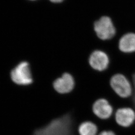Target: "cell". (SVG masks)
<instances>
[{
	"instance_id": "7a4b0ae2",
	"label": "cell",
	"mask_w": 135,
	"mask_h": 135,
	"mask_svg": "<svg viewBox=\"0 0 135 135\" xmlns=\"http://www.w3.org/2000/svg\"><path fill=\"white\" fill-rule=\"evenodd\" d=\"M12 80L19 85H29L33 83V78L29 67V63L22 62L11 73Z\"/></svg>"
},
{
	"instance_id": "4fadbf2b",
	"label": "cell",
	"mask_w": 135,
	"mask_h": 135,
	"mask_svg": "<svg viewBox=\"0 0 135 135\" xmlns=\"http://www.w3.org/2000/svg\"><path fill=\"white\" fill-rule=\"evenodd\" d=\"M51 2L53 3H59L63 2L64 0H50Z\"/></svg>"
},
{
	"instance_id": "3957f363",
	"label": "cell",
	"mask_w": 135,
	"mask_h": 135,
	"mask_svg": "<svg viewBox=\"0 0 135 135\" xmlns=\"http://www.w3.org/2000/svg\"><path fill=\"white\" fill-rule=\"evenodd\" d=\"M97 36L103 40L112 39L116 34V29L110 18L103 16L94 23Z\"/></svg>"
},
{
	"instance_id": "52a82bcc",
	"label": "cell",
	"mask_w": 135,
	"mask_h": 135,
	"mask_svg": "<svg viewBox=\"0 0 135 135\" xmlns=\"http://www.w3.org/2000/svg\"><path fill=\"white\" fill-rule=\"evenodd\" d=\"M115 119L119 125L128 127L135 121V112L130 108H120L116 112Z\"/></svg>"
},
{
	"instance_id": "ba28073f",
	"label": "cell",
	"mask_w": 135,
	"mask_h": 135,
	"mask_svg": "<svg viewBox=\"0 0 135 135\" xmlns=\"http://www.w3.org/2000/svg\"><path fill=\"white\" fill-rule=\"evenodd\" d=\"M93 111L98 117L101 119L109 118L113 113V108L106 99H100L94 103Z\"/></svg>"
},
{
	"instance_id": "9c48e42d",
	"label": "cell",
	"mask_w": 135,
	"mask_h": 135,
	"mask_svg": "<svg viewBox=\"0 0 135 135\" xmlns=\"http://www.w3.org/2000/svg\"><path fill=\"white\" fill-rule=\"evenodd\" d=\"M119 47L124 53L135 52V34L130 33L124 35L120 40Z\"/></svg>"
},
{
	"instance_id": "5bb4252c",
	"label": "cell",
	"mask_w": 135,
	"mask_h": 135,
	"mask_svg": "<svg viewBox=\"0 0 135 135\" xmlns=\"http://www.w3.org/2000/svg\"><path fill=\"white\" fill-rule=\"evenodd\" d=\"M30 1H35V0H30Z\"/></svg>"
},
{
	"instance_id": "8992f818",
	"label": "cell",
	"mask_w": 135,
	"mask_h": 135,
	"mask_svg": "<svg viewBox=\"0 0 135 135\" xmlns=\"http://www.w3.org/2000/svg\"><path fill=\"white\" fill-rule=\"evenodd\" d=\"M75 86L74 78L69 73H65L62 77L56 79L53 83L55 90L60 94H67L71 92Z\"/></svg>"
},
{
	"instance_id": "7c38bea8",
	"label": "cell",
	"mask_w": 135,
	"mask_h": 135,
	"mask_svg": "<svg viewBox=\"0 0 135 135\" xmlns=\"http://www.w3.org/2000/svg\"><path fill=\"white\" fill-rule=\"evenodd\" d=\"M133 84H134V96H133V103L135 106V74H134L133 76Z\"/></svg>"
},
{
	"instance_id": "30bf717a",
	"label": "cell",
	"mask_w": 135,
	"mask_h": 135,
	"mask_svg": "<svg viewBox=\"0 0 135 135\" xmlns=\"http://www.w3.org/2000/svg\"><path fill=\"white\" fill-rule=\"evenodd\" d=\"M78 131L80 135H97L98 128L94 123L87 121L82 123Z\"/></svg>"
},
{
	"instance_id": "277c9868",
	"label": "cell",
	"mask_w": 135,
	"mask_h": 135,
	"mask_svg": "<svg viewBox=\"0 0 135 135\" xmlns=\"http://www.w3.org/2000/svg\"><path fill=\"white\" fill-rule=\"evenodd\" d=\"M110 85L116 94L123 98L130 96L132 93V88L129 80L122 74H116L110 80Z\"/></svg>"
},
{
	"instance_id": "8fae6325",
	"label": "cell",
	"mask_w": 135,
	"mask_h": 135,
	"mask_svg": "<svg viewBox=\"0 0 135 135\" xmlns=\"http://www.w3.org/2000/svg\"><path fill=\"white\" fill-rule=\"evenodd\" d=\"M98 135H116L115 134L111 131H104Z\"/></svg>"
},
{
	"instance_id": "6da1fadb",
	"label": "cell",
	"mask_w": 135,
	"mask_h": 135,
	"mask_svg": "<svg viewBox=\"0 0 135 135\" xmlns=\"http://www.w3.org/2000/svg\"><path fill=\"white\" fill-rule=\"evenodd\" d=\"M73 125L72 117L70 115H66L36 130L33 135H72Z\"/></svg>"
},
{
	"instance_id": "5b68a950",
	"label": "cell",
	"mask_w": 135,
	"mask_h": 135,
	"mask_svg": "<svg viewBox=\"0 0 135 135\" xmlns=\"http://www.w3.org/2000/svg\"><path fill=\"white\" fill-rule=\"evenodd\" d=\"M89 63L94 69L102 71L106 70L109 64V59L105 52L96 50L93 52L89 58Z\"/></svg>"
}]
</instances>
